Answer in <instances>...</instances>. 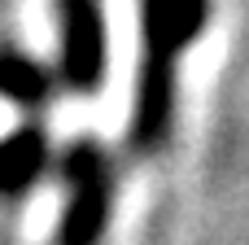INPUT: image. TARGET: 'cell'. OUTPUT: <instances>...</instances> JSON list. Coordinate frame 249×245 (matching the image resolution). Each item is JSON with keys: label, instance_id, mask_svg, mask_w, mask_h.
<instances>
[{"label": "cell", "instance_id": "1", "mask_svg": "<svg viewBox=\"0 0 249 245\" xmlns=\"http://www.w3.org/2000/svg\"><path fill=\"white\" fill-rule=\"evenodd\" d=\"M210 0H140V70L127 118L131 158H158L175 123V70L184 48L201 35Z\"/></svg>", "mask_w": 249, "mask_h": 245}, {"label": "cell", "instance_id": "2", "mask_svg": "<svg viewBox=\"0 0 249 245\" xmlns=\"http://www.w3.org/2000/svg\"><path fill=\"white\" fill-rule=\"evenodd\" d=\"M61 180H66V210L57 245H101L114 210V162L101 140L79 136L61 153Z\"/></svg>", "mask_w": 249, "mask_h": 245}, {"label": "cell", "instance_id": "3", "mask_svg": "<svg viewBox=\"0 0 249 245\" xmlns=\"http://www.w3.org/2000/svg\"><path fill=\"white\" fill-rule=\"evenodd\" d=\"M61 35V88L92 96L105 79V18L101 0H53Z\"/></svg>", "mask_w": 249, "mask_h": 245}, {"label": "cell", "instance_id": "4", "mask_svg": "<svg viewBox=\"0 0 249 245\" xmlns=\"http://www.w3.org/2000/svg\"><path fill=\"white\" fill-rule=\"evenodd\" d=\"M48 171V132L44 118H26L0 136V197H22Z\"/></svg>", "mask_w": 249, "mask_h": 245}, {"label": "cell", "instance_id": "5", "mask_svg": "<svg viewBox=\"0 0 249 245\" xmlns=\"http://www.w3.org/2000/svg\"><path fill=\"white\" fill-rule=\"evenodd\" d=\"M53 75L22 48L0 44V96L13 101L18 110H26V118H44L48 101H53Z\"/></svg>", "mask_w": 249, "mask_h": 245}]
</instances>
